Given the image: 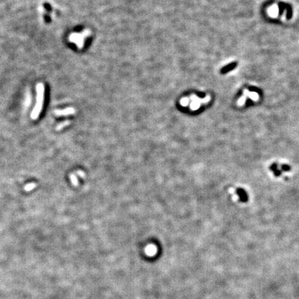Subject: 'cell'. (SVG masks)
Returning <instances> with one entry per match:
<instances>
[{
	"label": "cell",
	"mask_w": 299,
	"mask_h": 299,
	"mask_svg": "<svg viewBox=\"0 0 299 299\" xmlns=\"http://www.w3.org/2000/svg\"><path fill=\"white\" fill-rule=\"evenodd\" d=\"M145 253L148 256H153L157 253V247L154 245H148L145 248Z\"/></svg>",
	"instance_id": "cell-2"
},
{
	"label": "cell",
	"mask_w": 299,
	"mask_h": 299,
	"mask_svg": "<svg viewBox=\"0 0 299 299\" xmlns=\"http://www.w3.org/2000/svg\"><path fill=\"white\" fill-rule=\"evenodd\" d=\"M276 11H278V8L276 7V6H273V7L271 8V15H276V13H277Z\"/></svg>",
	"instance_id": "cell-3"
},
{
	"label": "cell",
	"mask_w": 299,
	"mask_h": 299,
	"mask_svg": "<svg viewBox=\"0 0 299 299\" xmlns=\"http://www.w3.org/2000/svg\"><path fill=\"white\" fill-rule=\"evenodd\" d=\"M37 103L34 110L32 114V118H36L38 114L41 111L42 105L44 103V87L42 83H40L37 85Z\"/></svg>",
	"instance_id": "cell-1"
}]
</instances>
